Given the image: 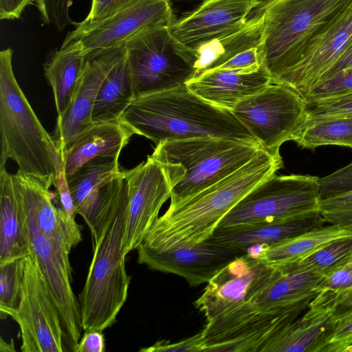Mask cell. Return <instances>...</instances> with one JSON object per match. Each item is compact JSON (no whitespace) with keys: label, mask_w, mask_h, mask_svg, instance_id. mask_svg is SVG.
I'll use <instances>...</instances> for the list:
<instances>
[{"label":"cell","mask_w":352,"mask_h":352,"mask_svg":"<svg viewBox=\"0 0 352 352\" xmlns=\"http://www.w3.org/2000/svg\"><path fill=\"white\" fill-rule=\"evenodd\" d=\"M282 167L280 152L262 148L236 171L179 204L169 206L138 246L165 251L192 247L206 241L244 196Z\"/></svg>","instance_id":"1"},{"label":"cell","mask_w":352,"mask_h":352,"mask_svg":"<svg viewBox=\"0 0 352 352\" xmlns=\"http://www.w3.org/2000/svg\"><path fill=\"white\" fill-rule=\"evenodd\" d=\"M119 121L155 145L202 137L258 142L232 111L206 101L186 85L135 98Z\"/></svg>","instance_id":"2"},{"label":"cell","mask_w":352,"mask_h":352,"mask_svg":"<svg viewBox=\"0 0 352 352\" xmlns=\"http://www.w3.org/2000/svg\"><path fill=\"white\" fill-rule=\"evenodd\" d=\"M12 52L11 48L0 52V169L11 159L17 164L19 171L50 189L54 183L60 153L17 82Z\"/></svg>","instance_id":"3"},{"label":"cell","mask_w":352,"mask_h":352,"mask_svg":"<svg viewBox=\"0 0 352 352\" xmlns=\"http://www.w3.org/2000/svg\"><path fill=\"white\" fill-rule=\"evenodd\" d=\"M261 148L257 142L202 137L161 142L151 156L170 176L173 207L236 171Z\"/></svg>","instance_id":"4"},{"label":"cell","mask_w":352,"mask_h":352,"mask_svg":"<svg viewBox=\"0 0 352 352\" xmlns=\"http://www.w3.org/2000/svg\"><path fill=\"white\" fill-rule=\"evenodd\" d=\"M128 219V190L124 188L120 202L97 241L78 302L84 331H103L111 327L125 303L131 278L125 267L123 243Z\"/></svg>","instance_id":"5"},{"label":"cell","mask_w":352,"mask_h":352,"mask_svg":"<svg viewBox=\"0 0 352 352\" xmlns=\"http://www.w3.org/2000/svg\"><path fill=\"white\" fill-rule=\"evenodd\" d=\"M351 4L352 0H270L261 4V61L272 83H279L310 41Z\"/></svg>","instance_id":"6"},{"label":"cell","mask_w":352,"mask_h":352,"mask_svg":"<svg viewBox=\"0 0 352 352\" xmlns=\"http://www.w3.org/2000/svg\"><path fill=\"white\" fill-rule=\"evenodd\" d=\"M168 28H151L125 43L135 98L186 85L197 74L195 53Z\"/></svg>","instance_id":"7"},{"label":"cell","mask_w":352,"mask_h":352,"mask_svg":"<svg viewBox=\"0 0 352 352\" xmlns=\"http://www.w3.org/2000/svg\"><path fill=\"white\" fill-rule=\"evenodd\" d=\"M320 199L318 177L274 174L244 196L216 230H234L289 219L318 210Z\"/></svg>","instance_id":"8"},{"label":"cell","mask_w":352,"mask_h":352,"mask_svg":"<svg viewBox=\"0 0 352 352\" xmlns=\"http://www.w3.org/2000/svg\"><path fill=\"white\" fill-rule=\"evenodd\" d=\"M10 316L19 324L21 351H69L59 307L32 250L25 257L19 305Z\"/></svg>","instance_id":"9"},{"label":"cell","mask_w":352,"mask_h":352,"mask_svg":"<svg viewBox=\"0 0 352 352\" xmlns=\"http://www.w3.org/2000/svg\"><path fill=\"white\" fill-rule=\"evenodd\" d=\"M232 111L263 148L274 153L284 142L294 141L307 121L304 98L277 83L242 100Z\"/></svg>","instance_id":"10"},{"label":"cell","mask_w":352,"mask_h":352,"mask_svg":"<svg viewBox=\"0 0 352 352\" xmlns=\"http://www.w3.org/2000/svg\"><path fill=\"white\" fill-rule=\"evenodd\" d=\"M311 300L268 311L252 302L206 322L201 330L206 352H263L268 342L283 328L297 319Z\"/></svg>","instance_id":"11"},{"label":"cell","mask_w":352,"mask_h":352,"mask_svg":"<svg viewBox=\"0 0 352 352\" xmlns=\"http://www.w3.org/2000/svg\"><path fill=\"white\" fill-rule=\"evenodd\" d=\"M175 20L170 0H135L96 22L74 23L61 47H75L87 54L124 44L151 28L170 27Z\"/></svg>","instance_id":"12"},{"label":"cell","mask_w":352,"mask_h":352,"mask_svg":"<svg viewBox=\"0 0 352 352\" xmlns=\"http://www.w3.org/2000/svg\"><path fill=\"white\" fill-rule=\"evenodd\" d=\"M281 274L278 265L244 254L207 283L192 304L209 322L252 301Z\"/></svg>","instance_id":"13"},{"label":"cell","mask_w":352,"mask_h":352,"mask_svg":"<svg viewBox=\"0 0 352 352\" xmlns=\"http://www.w3.org/2000/svg\"><path fill=\"white\" fill-rule=\"evenodd\" d=\"M128 190V219L123 243L126 256L136 250L162 205L170 198L173 182L166 167L151 155L135 168L124 170Z\"/></svg>","instance_id":"14"},{"label":"cell","mask_w":352,"mask_h":352,"mask_svg":"<svg viewBox=\"0 0 352 352\" xmlns=\"http://www.w3.org/2000/svg\"><path fill=\"white\" fill-rule=\"evenodd\" d=\"M352 43V4L305 46L294 67L278 84L302 96L313 89Z\"/></svg>","instance_id":"15"},{"label":"cell","mask_w":352,"mask_h":352,"mask_svg":"<svg viewBox=\"0 0 352 352\" xmlns=\"http://www.w3.org/2000/svg\"><path fill=\"white\" fill-rule=\"evenodd\" d=\"M138 261L148 268L176 274L191 287L208 283L221 269L244 252L206 240L192 247L155 251L137 248Z\"/></svg>","instance_id":"16"},{"label":"cell","mask_w":352,"mask_h":352,"mask_svg":"<svg viewBox=\"0 0 352 352\" xmlns=\"http://www.w3.org/2000/svg\"><path fill=\"white\" fill-rule=\"evenodd\" d=\"M261 4L258 0H205L168 28L179 43L195 53L199 47L244 25Z\"/></svg>","instance_id":"17"},{"label":"cell","mask_w":352,"mask_h":352,"mask_svg":"<svg viewBox=\"0 0 352 352\" xmlns=\"http://www.w3.org/2000/svg\"><path fill=\"white\" fill-rule=\"evenodd\" d=\"M126 52L124 43L87 54L85 70L74 99L63 116L57 117L52 138L60 153L94 124L92 111L101 84Z\"/></svg>","instance_id":"18"},{"label":"cell","mask_w":352,"mask_h":352,"mask_svg":"<svg viewBox=\"0 0 352 352\" xmlns=\"http://www.w3.org/2000/svg\"><path fill=\"white\" fill-rule=\"evenodd\" d=\"M28 228L32 250L60 311L67 349L74 351L82 337V329L79 302L72 286L69 253L34 228Z\"/></svg>","instance_id":"19"},{"label":"cell","mask_w":352,"mask_h":352,"mask_svg":"<svg viewBox=\"0 0 352 352\" xmlns=\"http://www.w3.org/2000/svg\"><path fill=\"white\" fill-rule=\"evenodd\" d=\"M28 226L36 230L70 253L82 241L80 226L61 205L56 206L52 194L39 181L20 171L12 175Z\"/></svg>","instance_id":"20"},{"label":"cell","mask_w":352,"mask_h":352,"mask_svg":"<svg viewBox=\"0 0 352 352\" xmlns=\"http://www.w3.org/2000/svg\"><path fill=\"white\" fill-rule=\"evenodd\" d=\"M272 80L263 67L243 72L212 69L196 76L186 85L206 101L232 111L242 100L263 89Z\"/></svg>","instance_id":"21"},{"label":"cell","mask_w":352,"mask_h":352,"mask_svg":"<svg viewBox=\"0 0 352 352\" xmlns=\"http://www.w3.org/2000/svg\"><path fill=\"white\" fill-rule=\"evenodd\" d=\"M324 224L318 210H316L281 221L234 230H215L207 240L245 252L254 245H265L269 248L275 246Z\"/></svg>","instance_id":"22"},{"label":"cell","mask_w":352,"mask_h":352,"mask_svg":"<svg viewBox=\"0 0 352 352\" xmlns=\"http://www.w3.org/2000/svg\"><path fill=\"white\" fill-rule=\"evenodd\" d=\"M334 323V307L311 302L305 314L278 333L263 352H324Z\"/></svg>","instance_id":"23"},{"label":"cell","mask_w":352,"mask_h":352,"mask_svg":"<svg viewBox=\"0 0 352 352\" xmlns=\"http://www.w3.org/2000/svg\"><path fill=\"white\" fill-rule=\"evenodd\" d=\"M133 135L119 120L94 123L60 153L67 177L95 157H119Z\"/></svg>","instance_id":"24"},{"label":"cell","mask_w":352,"mask_h":352,"mask_svg":"<svg viewBox=\"0 0 352 352\" xmlns=\"http://www.w3.org/2000/svg\"><path fill=\"white\" fill-rule=\"evenodd\" d=\"M0 263L32 253L26 217L12 175L0 169Z\"/></svg>","instance_id":"25"},{"label":"cell","mask_w":352,"mask_h":352,"mask_svg":"<svg viewBox=\"0 0 352 352\" xmlns=\"http://www.w3.org/2000/svg\"><path fill=\"white\" fill-rule=\"evenodd\" d=\"M86 60L80 50L67 46L54 52L45 62V76L52 89L57 117L63 116L74 99Z\"/></svg>","instance_id":"26"},{"label":"cell","mask_w":352,"mask_h":352,"mask_svg":"<svg viewBox=\"0 0 352 352\" xmlns=\"http://www.w3.org/2000/svg\"><path fill=\"white\" fill-rule=\"evenodd\" d=\"M246 23L201 47L195 52L197 57V75L214 69L236 54L260 45L263 27V15L256 8Z\"/></svg>","instance_id":"27"},{"label":"cell","mask_w":352,"mask_h":352,"mask_svg":"<svg viewBox=\"0 0 352 352\" xmlns=\"http://www.w3.org/2000/svg\"><path fill=\"white\" fill-rule=\"evenodd\" d=\"M134 98L126 52L113 65L101 84L92 111L93 122L119 120Z\"/></svg>","instance_id":"28"},{"label":"cell","mask_w":352,"mask_h":352,"mask_svg":"<svg viewBox=\"0 0 352 352\" xmlns=\"http://www.w3.org/2000/svg\"><path fill=\"white\" fill-rule=\"evenodd\" d=\"M282 271V270H281ZM323 276L309 272H285L252 302L261 311L288 307L305 300H312Z\"/></svg>","instance_id":"29"},{"label":"cell","mask_w":352,"mask_h":352,"mask_svg":"<svg viewBox=\"0 0 352 352\" xmlns=\"http://www.w3.org/2000/svg\"><path fill=\"white\" fill-rule=\"evenodd\" d=\"M125 186L124 170L94 188L82 201L75 206L88 226L93 245L98 240L104 227L118 206Z\"/></svg>","instance_id":"30"},{"label":"cell","mask_w":352,"mask_h":352,"mask_svg":"<svg viewBox=\"0 0 352 352\" xmlns=\"http://www.w3.org/2000/svg\"><path fill=\"white\" fill-rule=\"evenodd\" d=\"M351 236V229L337 225H322L269 248L262 259L272 263L299 260L336 240Z\"/></svg>","instance_id":"31"},{"label":"cell","mask_w":352,"mask_h":352,"mask_svg":"<svg viewBox=\"0 0 352 352\" xmlns=\"http://www.w3.org/2000/svg\"><path fill=\"white\" fill-rule=\"evenodd\" d=\"M294 142L309 149L325 145L352 149V115L309 119Z\"/></svg>","instance_id":"32"},{"label":"cell","mask_w":352,"mask_h":352,"mask_svg":"<svg viewBox=\"0 0 352 352\" xmlns=\"http://www.w3.org/2000/svg\"><path fill=\"white\" fill-rule=\"evenodd\" d=\"M352 236L336 240L299 260L275 263L285 272H309L324 276L351 262Z\"/></svg>","instance_id":"33"},{"label":"cell","mask_w":352,"mask_h":352,"mask_svg":"<svg viewBox=\"0 0 352 352\" xmlns=\"http://www.w3.org/2000/svg\"><path fill=\"white\" fill-rule=\"evenodd\" d=\"M119 157L100 156L91 159L67 177L74 207L100 183L118 175Z\"/></svg>","instance_id":"34"},{"label":"cell","mask_w":352,"mask_h":352,"mask_svg":"<svg viewBox=\"0 0 352 352\" xmlns=\"http://www.w3.org/2000/svg\"><path fill=\"white\" fill-rule=\"evenodd\" d=\"M25 257L0 263L1 318H6L16 309L21 298Z\"/></svg>","instance_id":"35"},{"label":"cell","mask_w":352,"mask_h":352,"mask_svg":"<svg viewBox=\"0 0 352 352\" xmlns=\"http://www.w3.org/2000/svg\"><path fill=\"white\" fill-rule=\"evenodd\" d=\"M333 305V328L324 352H344L352 344V291Z\"/></svg>","instance_id":"36"},{"label":"cell","mask_w":352,"mask_h":352,"mask_svg":"<svg viewBox=\"0 0 352 352\" xmlns=\"http://www.w3.org/2000/svg\"><path fill=\"white\" fill-rule=\"evenodd\" d=\"M312 303L331 304L352 291V263L349 262L323 276Z\"/></svg>","instance_id":"37"},{"label":"cell","mask_w":352,"mask_h":352,"mask_svg":"<svg viewBox=\"0 0 352 352\" xmlns=\"http://www.w3.org/2000/svg\"><path fill=\"white\" fill-rule=\"evenodd\" d=\"M318 211L324 223L352 230V190L320 199Z\"/></svg>","instance_id":"38"},{"label":"cell","mask_w":352,"mask_h":352,"mask_svg":"<svg viewBox=\"0 0 352 352\" xmlns=\"http://www.w3.org/2000/svg\"><path fill=\"white\" fill-rule=\"evenodd\" d=\"M307 120L352 115V90L306 102Z\"/></svg>","instance_id":"39"},{"label":"cell","mask_w":352,"mask_h":352,"mask_svg":"<svg viewBox=\"0 0 352 352\" xmlns=\"http://www.w3.org/2000/svg\"><path fill=\"white\" fill-rule=\"evenodd\" d=\"M45 25H52L63 31L67 25L74 23L69 10L72 0H33Z\"/></svg>","instance_id":"40"},{"label":"cell","mask_w":352,"mask_h":352,"mask_svg":"<svg viewBox=\"0 0 352 352\" xmlns=\"http://www.w3.org/2000/svg\"><path fill=\"white\" fill-rule=\"evenodd\" d=\"M320 199L352 190V162L325 177L318 178Z\"/></svg>","instance_id":"41"},{"label":"cell","mask_w":352,"mask_h":352,"mask_svg":"<svg viewBox=\"0 0 352 352\" xmlns=\"http://www.w3.org/2000/svg\"><path fill=\"white\" fill-rule=\"evenodd\" d=\"M352 90V67L318 84L302 97L306 102Z\"/></svg>","instance_id":"42"},{"label":"cell","mask_w":352,"mask_h":352,"mask_svg":"<svg viewBox=\"0 0 352 352\" xmlns=\"http://www.w3.org/2000/svg\"><path fill=\"white\" fill-rule=\"evenodd\" d=\"M206 344L201 331L195 335L182 340L177 342L171 343L168 340H160L154 344L142 348L140 351L142 352H206Z\"/></svg>","instance_id":"43"},{"label":"cell","mask_w":352,"mask_h":352,"mask_svg":"<svg viewBox=\"0 0 352 352\" xmlns=\"http://www.w3.org/2000/svg\"><path fill=\"white\" fill-rule=\"evenodd\" d=\"M56 177L54 185L57 191L59 201L68 216L74 221L76 215L74 200L71 195L62 156L58 159L56 167Z\"/></svg>","instance_id":"44"},{"label":"cell","mask_w":352,"mask_h":352,"mask_svg":"<svg viewBox=\"0 0 352 352\" xmlns=\"http://www.w3.org/2000/svg\"><path fill=\"white\" fill-rule=\"evenodd\" d=\"M135 0H92L90 11L80 25H87L111 16Z\"/></svg>","instance_id":"45"},{"label":"cell","mask_w":352,"mask_h":352,"mask_svg":"<svg viewBox=\"0 0 352 352\" xmlns=\"http://www.w3.org/2000/svg\"><path fill=\"white\" fill-rule=\"evenodd\" d=\"M105 340L102 331L97 329L85 331L74 352H103Z\"/></svg>","instance_id":"46"},{"label":"cell","mask_w":352,"mask_h":352,"mask_svg":"<svg viewBox=\"0 0 352 352\" xmlns=\"http://www.w3.org/2000/svg\"><path fill=\"white\" fill-rule=\"evenodd\" d=\"M33 0H0V19L14 20L19 19L25 8Z\"/></svg>","instance_id":"47"},{"label":"cell","mask_w":352,"mask_h":352,"mask_svg":"<svg viewBox=\"0 0 352 352\" xmlns=\"http://www.w3.org/2000/svg\"><path fill=\"white\" fill-rule=\"evenodd\" d=\"M352 67V43L340 56L335 64L324 75L320 82L333 77L340 72ZM319 82V83H320ZM318 83V84H319Z\"/></svg>","instance_id":"48"},{"label":"cell","mask_w":352,"mask_h":352,"mask_svg":"<svg viewBox=\"0 0 352 352\" xmlns=\"http://www.w3.org/2000/svg\"><path fill=\"white\" fill-rule=\"evenodd\" d=\"M14 343L13 339L9 342H5L2 338L0 340V352H14Z\"/></svg>","instance_id":"49"},{"label":"cell","mask_w":352,"mask_h":352,"mask_svg":"<svg viewBox=\"0 0 352 352\" xmlns=\"http://www.w3.org/2000/svg\"><path fill=\"white\" fill-rule=\"evenodd\" d=\"M344 352H352V344L348 346L344 351Z\"/></svg>","instance_id":"50"},{"label":"cell","mask_w":352,"mask_h":352,"mask_svg":"<svg viewBox=\"0 0 352 352\" xmlns=\"http://www.w3.org/2000/svg\"><path fill=\"white\" fill-rule=\"evenodd\" d=\"M258 1H260L261 3V4H262V3H264L265 2H267L270 0H258Z\"/></svg>","instance_id":"51"},{"label":"cell","mask_w":352,"mask_h":352,"mask_svg":"<svg viewBox=\"0 0 352 352\" xmlns=\"http://www.w3.org/2000/svg\"><path fill=\"white\" fill-rule=\"evenodd\" d=\"M351 262L352 263V258H351Z\"/></svg>","instance_id":"52"},{"label":"cell","mask_w":352,"mask_h":352,"mask_svg":"<svg viewBox=\"0 0 352 352\" xmlns=\"http://www.w3.org/2000/svg\"><path fill=\"white\" fill-rule=\"evenodd\" d=\"M203 1H205V0H203Z\"/></svg>","instance_id":"53"}]
</instances>
